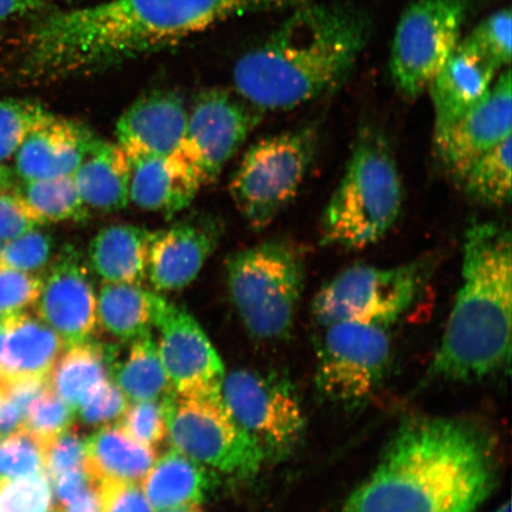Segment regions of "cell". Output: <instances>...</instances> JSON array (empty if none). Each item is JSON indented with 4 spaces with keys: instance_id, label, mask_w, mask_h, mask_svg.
I'll return each mask as SVG.
<instances>
[{
    "instance_id": "obj_24",
    "label": "cell",
    "mask_w": 512,
    "mask_h": 512,
    "mask_svg": "<svg viewBox=\"0 0 512 512\" xmlns=\"http://www.w3.org/2000/svg\"><path fill=\"white\" fill-rule=\"evenodd\" d=\"M153 232L134 224H112L89 243L88 265L105 284L142 285L149 270Z\"/></svg>"
},
{
    "instance_id": "obj_40",
    "label": "cell",
    "mask_w": 512,
    "mask_h": 512,
    "mask_svg": "<svg viewBox=\"0 0 512 512\" xmlns=\"http://www.w3.org/2000/svg\"><path fill=\"white\" fill-rule=\"evenodd\" d=\"M42 286L43 278L32 273L0 270V318L34 305Z\"/></svg>"
},
{
    "instance_id": "obj_39",
    "label": "cell",
    "mask_w": 512,
    "mask_h": 512,
    "mask_svg": "<svg viewBox=\"0 0 512 512\" xmlns=\"http://www.w3.org/2000/svg\"><path fill=\"white\" fill-rule=\"evenodd\" d=\"M85 463L86 439L70 428L44 446V471L51 482L63 473L85 469Z\"/></svg>"
},
{
    "instance_id": "obj_25",
    "label": "cell",
    "mask_w": 512,
    "mask_h": 512,
    "mask_svg": "<svg viewBox=\"0 0 512 512\" xmlns=\"http://www.w3.org/2000/svg\"><path fill=\"white\" fill-rule=\"evenodd\" d=\"M206 466L177 450L166 452L142 480L152 510L171 512L197 507L213 490L216 480Z\"/></svg>"
},
{
    "instance_id": "obj_23",
    "label": "cell",
    "mask_w": 512,
    "mask_h": 512,
    "mask_svg": "<svg viewBox=\"0 0 512 512\" xmlns=\"http://www.w3.org/2000/svg\"><path fill=\"white\" fill-rule=\"evenodd\" d=\"M74 178L89 210L117 213L131 202V160L118 143L98 138Z\"/></svg>"
},
{
    "instance_id": "obj_27",
    "label": "cell",
    "mask_w": 512,
    "mask_h": 512,
    "mask_svg": "<svg viewBox=\"0 0 512 512\" xmlns=\"http://www.w3.org/2000/svg\"><path fill=\"white\" fill-rule=\"evenodd\" d=\"M48 376L51 389L76 413L89 395L111 376L118 351L92 339L69 345Z\"/></svg>"
},
{
    "instance_id": "obj_44",
    "label": "cell",
    "mask_w": 512,
    "mask_h": 512,
    "mask_svg": "<svg viewBox=\"0 0 512 512\" xmlns=\"http://www.w3.org/2000/svg\"><path fill=\"white\" fill-rule=\"evenodd\" d=\"M53 482L55 484V495L61 507L72 502L73 499L80 496L82 492H85L96 484L85 469L63 473V475L57 477Z\"/></svg>"
},
{
    "instance_id": "obj_7",
    "label": "cell",
    "mask_w": 512,
    "mask_h": 512,
    "mask_svg": "<svg viewBox=\"0 0 512 512\" xmlns=\"http://www.w3.org/2000/svg\"><path fill=\"white\" fill-rule=\"evenodd\" d=\"M316 125H303L249 147L229 184L236 209L255 232H262L296 200L315 162Z\"/></svg>"
},
{
    "instance_id": "obj_8",
    "label": "cell",
    "mask_w": 512,
    "mask_h": 512,
    "mask_svg": "<svg viewBox=\"0 0 512 512\" xmlns=\"http://www.w3.org/2000/svg\"><path fill=\"white\" fill-rule=\"evenodd\" d=\"M433 266L425 258L396 267H349L320 288L312 316L322 328L342 322L388 328L411 310L431 279Z\"/></svg>"
},
{
    "instance_id": "obj_3",
    "label": "cell",
    "mask_w": 512,
    "mask_h": 512,
    "mask_svg": "<svg viewBox=\"0 0 512 512\" xmlns=\"http://www.w3.org/2000/svg\"><path fill=\"white\" fill-rule=\"evenodd\" d=\"M369 21L343 4H304L235 64L241 98L262 111H290L343 85L367 46Z\"/></svg>"
},
{
    "instance_id": "obj_20",
    "label": "cell",
    "mask_w": 512,
    "mask_h": 512,
    "mask_svg": "<svg viewBox=\"0 0 512 512\" xmlns=\"http://www.w3.org/2000/svg\"><path fill=\"white\" fill-rule=\"evenodd\" d=\"M128 156L131 160L130 201L140 209L175 216L190 207L204 185L200 172L181 157L147 153Z\"/></svg>"
},
{
    "instance_id": "obj_21",
    "label": "cell",
    "mask_w": 512,
    "mask_h": 512,
    "mask_svg": "<svg viewBox=\"0 0 512 512\" xmlns=\"http://www.w3.org/2000/svg\"><path fill=\"white\" fill-rule=\"evenodd\" d=\"M499 69L466 40L435 74L430 89L434 132L451 125L478 104L495 82Z\"/></svg>"
},
{
    "instance_id": "obj_34",
    "label": "cell",
    "mask_w": 512,
    "mask_h": 512,
    "mask_svg": "<svg viewBox=\"0 0 512 512\" xmlns=\"http://www.w3.org/2000/svg\"><path fill=\"white\" fill-rule=\"evenodd\" d=\"M46 472L37 475L0 477V512H50L53 488Z\"/></svg>"
},
{
    "instance_id": "obj_6",
    "label": "cell",
    "mask_w": 512,
    "mask_h": 512,
    "mask_svg": "<svg viewBox=\"0 0 512 512\" xmlns=\"http://www.w3.org/2000/svg\"><path fill=\"white\" fill-rule=\"evenodd\" d=\"M230 299L249 334L274 341L290 334L306 280V256L287 239H272L230 255Z\"/></svg>"
},
{
    "instance_id": "obj_1",
    "label": "cell",
    "mask_w": 512,
    "mask_h": 512,
    "mask_svg": "<svg viewBox=\"0 0 512 512\" xmlns=\"http://www.w3.org/2000/svg\"><path fill=\"white\" fill-rule=\"evenodd\" d=\"M306 0H107L38 17L24 37L21 74L59 81L106 72L201 34L234 16Z\"/></svg>"
},
{
    "instance_id": "obj_37",
    "label": "cell",
    "mask_w": 512,
    "mask_h": 512,
    "mask_svg": "<svg viewBox=\"0 0 512 512\" xmlns=\"http://www.w3.org/2000/svg\"><path fill=\"white\" fill-rule=\"evenodd\" d=\"M511 10L501 9L484 21L465 38L479 53L501 70L509 68L511 61Z\"/></svg>"
},
{
    "instance_id": "obj_4",
    "label": "cell",
    "mask_w": 512,
    "mask_h": 512,
    "mask_svg": "<svg viewBox=\"0 0 512 512\" xmlns=\"http://www.w3.org/2000/svg\"><path fill=\"white\" fill-rule=\"evenodd\" d=\"M462 286L430 373L437 379L482 380L509 366L512 323V238L498 222L467 229Z\"/></svg>"
},
{
    "instance_id": "obj_18",
    "label": "cell",
    "mask_w": 512,
    "mask_h": 512,
    "mask_svg": "<svg viewBox=\"0 0 512 512\" xmlns=\"http://www.w3.org/2000/svg\"><path fill=\"white\" fill-rule=\"evenodd\" d=\"M222 235L219 221L209 216L189 217L153 233L147 278L158 292L189 286L200 274Z\"/></svg>"
},
{
    "instance_id": "obj_9",
    "label": "cell",
    "mask_w": 512,
    "mask_h": 512,
    "mask_svg": "<svg viewBox=\"0 0 512 512\" xmlns=\"http://www.w3.org/2000/svg\"><path fill=\"white\" fill-rule=\"evenodd\" d=\"M168 435L175 450L204 466L239 478L256 475L264 452L236 422L222 395L164 398Z\"/></svg>"
},
{
    "instance_id": "obj_41",
    "label": "cell",
    "mask_w": 512,
    "mask_h": 512,
    "mask_svg": "<svg viewBox=\"0 0 512 512\" xmlns=\"http://www.w3.org/2000/svg\"><path fill=\"white\" fill-rule=\"evenodd\" d=\"M44 224L17 190L0 192V241L18 238Z\"/></svg>"
},
{
    "instance_id": "obj_5",
    "label": "cell",
    "mask_w": 512,
    "mask_h": 512,
    "mask_svg": "<svg viewBox=\"0 0 512 512\" xmlns=\"http://www.w3.org/2000/svg\"><path fill=\"white\" fill-rule=\"evenodd\" d=\"M402 203V179L388 140L373 127L363 128L324 209L320 245L348 251L375 245L398 221Z\"/></svg>"
},
{
    "instance_id": "obj_46",
    "label": "cell",
    "mask_w": 512,
    "mask_h": 512,
    "mask_svg": "<svg viewBox=\"0 0 512 512\" xmlns=\"http://www.w3.org/2000/svg\"><path fill=\"white\" fill-rule=\"evenodd\" d=\"M40 0H0V23L38 9Z\"/></svg>"
},
{
    "instance_id": "obj_14",
    "label": "cell",
    "mask_w": 512,
    "mask_h": 512,
    "mask_svg": "<svg viewBox=\"0 0 512 512\" xmlns=\"http://www.w3.org/2000/svg\"><path fill=\"white\" fill-rule=\"evenodd\" d=\"M260 113L224 89H206L197 95L188 111V140L204 185L219 178L260 124Z\"/></svg>"
},
{
    "instance_id": "obj_16",
    "label": "cell",
    "mask_w": 512,
    "mask_h": 512,
    "mask_svg": "<svg viewBox=\"0 0 512 512\" xmlns=\"http://www.w3.org/2000/svg\"><path fill=\"white\" fill-rule=\"evenodd\" d=\"M37 317L59 335L66 347L92 339L98 325V294L91 267L80 248L64 246L49 268Z\"/></svg>"
},
{
    "instance_id": "obj_49",
    "label": "cell",
    "mask_w": 512,
    "mask_h": 512,
    "mask_svg": "<svg viewBox=\"0 0 512 512\" xmlns=\"http://www.w3.org/2000/svg\"><path fill=\"white\" fill-rule=\"evenodd\" d=\"M171 512H202V511L200 509H198V507H190V508H185V509L171 511Z\"/></svg>"
},
{
    "instance_id": "obj_17",
    "label": "cell",
    "mask_w": 512,
    "mask_h": 512,
    "mask_svg": "<svg viewBox=\"0 0 512 512\" xmlns=\"http://www.w3.org/2000/svg\"><path fill=\"white\" fill-rule=\"evenodd\" d=\"M115 136L128 155L181 157L198 170L188 140L187 106L174 91L158 89L140 96L121 115Z\"/></svg>"
},
{
    "instance_id": "obj_51",
    "label": "cell",
    "mask_w": 512,
    "mask_h": 512,
    "mask_svg": "<svg viewBox=\"0 0 512 512\" xmlns=\"http://www.w3.org/2000/svg\"><path fill=\"white\" fill-rule=\"evenodd\" d=\"M2 248H3V242L0 241V253H2Z\"/></svg>"
},
{
    "instance_id": "obj_45",
    "label": "cell",
    "mask_w": 512,
    "mask_h": 512,
    "mask_svg": "<svg viewBox=\"0 0 512 512\" xmlns=\"http://www.w3.org/2000/svg\"><path fill=\"white\" fill-rule=\"evenodd\" d=\"M57 512H101L98 484L91 486Z\"/></svg>"
},
{
    "instance_id": "obj_12",
    "label": "cell",
    "mask_w": 512,
    "mask_h": 512,
    "mask_svg": "<svg viewBox=\"0 0 512 512\" xmlns=\"http://www.w3.org/2000/svg\"><path fill=\"white\" fill-rule=\"evenodd\" d=\"M224 403L265 459H284L304 437L306 418L296 388L283 375L235 370L224 376Z\"/></svg>"
},
{
    "instance_id": "obj_2",
    "label": "cell",
    "mask_w": 512,
    "mask_h": 512,
    "mask_svg": "<svg viewBox=\"0 0 512 512\" xmlns=\"http://www.w3.org/2000/svg\"><path fill=\"white\" fill-rule=\"evenodd\" d=\"M488 438L467 422L409 421L341 512H478L497 483Z\"/></svg>"
},
{
    "instance_id": "obj_31",
    "label": "cell",
    "mask_w": 512,
    "mask_h": 512,
    "mask_svg": "<svg viewBox=\"0 0 512 512\" xmlns=\"http://www.w3.org/2000/svg\"><path fill=\"white\" fill-rule=\"evenodd\" d=\"M44 223L85 222L91 217L74 175L23 182L17 190Z\"/></svg>"
},
{
    "instance_id": "obj_28",
    "label": "cell",
    "mask_w": 512,
    "mask_h": 512,
    "mask_svg": "<svg viewBox=\"0 0 512 512\" xmlns=\"http://www.w3.org/2000/svg\"><path fill=\"white\" fill-rule=\"evenodd\" d=\"M159 294L138 284H105L98 293V322L108 334L124 342L151 334Z\"/></svg>"
},
{
    "instance_id": "obj_48",
    "label": "cell",
    "mask_w": 512,
    "mask_h": 512,
    "mask_svg": "<svg viewBox=\"0 0 512 512\" xmlns=\"http://www.w3.org/2000/svg\"><path fill=\"white\" fill-rule=\"evenodd\" d=\"M495 512H511L510 503L507 502L501 505Z\"/></svg>"
},
{
    "instance_id": "obj_52",
    "label": "cell",
    "mask_w": 512,
    "mask_h": 512,
    "mask_svg": "<svg viewBox=\"0 0 512 512\" xmlns=\"http://www.w3.org/2000/svg\"><path fill=\"white\" fill-rule=\"evenodd\" d=\"M0 40H2V36H0Z\"/></svg>"
},
{
    "instance_id": "obj_32",
    "label": "cell",
    "mask_w": 512,
    "mask_h": 512,
    "mask_svg": "<svg viewBox=\"0 0 512 512\" xmlns=\"http://www.w3.org/2000/svg\"><path fill=\"white\" fill-rule=\"evenodd\" d=\"M54 115L36 101L0 100V163L14 157L24 140Z\"/></svg>"
},
{
    "instance_id": "obj_15",
    "label": "cell",
    "mask_w": 512,
    "mask_h": 512,
    "mask_svg": "<svg viewBox=\"0 0 512 512\" xmlns=\"http://www.w3.org/2000/svg\"><path fill=\"white\" fill-rule=\"evenodd\" d=\"M512 86L510 68L497 76L484 98L454 123L434 132L438 163L460 184L476 160L511 137Z\"/></svg>"
},
{
    "instance_id": "obj_42",
    "label": "cell",
    "mask_w": 512,
    "mask_h": 512,
    "mask_svg": "<svg viewBox=\"0 0 512 512\" xmlns=\"http://www.w3.org/2000/svg\"><path fill=\"white\" fill-rule=\"evenodd\" d=\"M127 398L114 382L107 380L78 408L80 419L89 426H100L120 419L126 411Z\"/></svg>"
},
{
    "instance_id": "obj_43",
    "label": "cell",
    "mask_w": 512,
    "mask_h": 512,
    "mask_svg": "<svg viewBox=\"0 0 512 512\" xmlns=\"http://www.w3.org/2000/svg\"><path fill=\"white\" fill-rule=\"evenodd\" d=\"M98 490L101 512H152L138 483L102 480Z\"/></svg>"
},
{
    "instance_id": "obj_10",
    "label": "cell",
    "mask_w": 512,
    "mask_h": 512,
    "mask_svg": "<svg viewBox=\"0 0 512 512\" xmlns=\"http://www.w3.org/2000/svg\"><path fill=\"white\" fill-rule=\"evenodd\" d=\"M467 12V0H416L403 11L389 59L401 95L414 99L426 91L462 41Z\"/></svg>"
},
{
    "instance_id": "obj_29",
    "label": "cell",
    "mask_w": 512,
    "mask_h": 512,
    "mask_svg": "<svg viewBox=\"0 0 512 512\" xmlns=\"http://www.w3.org/2000/svg\"><path fill=\"white\" fill-rule=\"evenodd\" d=\"M114 383L134 402L163 400L174 393L151 334L134 339L124 362L114 361Z\"/></svg>"
},
{
    "instance_id": "obj_36",
    "label": "cell",
    "mask_w": 512,
    "mask_h": 512,
    "mask_svg": "<svg viewBox=\"0 0 512 512\" xmlns=\"http://www.w3.org/2000/svg\"><path fill=\"white\" fill-rule=\"evenodd\" d=\"M54 241L40 228L3 243L0 270L34 273L46 266L53 256Z\"/></svg>"
},
{
    "instance_id": "obj_11",
    "label": "cell",
    "mask_w": 512,
    "mask_h": 512,
    "mask_svg": "<svg viewBox=\"0 0 512 512\" xmlns=\"http://www.w3.org/2000/svg\"><path fill=\"white\" fill-rule=\"evenodd\" d=\"M324 329L316 364L318 392L344 408L361 406L386 377L392 357L387 328L342 322Z\"/></svg>"
},
{
    "instance_id": "obj_50",
    "label": "cell",
    "mask_w": 512,
    "mask_h": 512,
    "mask_svg": "<svg viewBox=\"0 0 512 512\" xmlns=\"http://www.w3.org/2000/svg\"><path fill=\"white\" fill-rule=\"evenodd\" d=\"M3 395H4L3 383H2V380H0V400H2Z\"/></svg>"
},
{
    "instance_id": "obj_22",
    "label": "cell",
    "mask_w": 512,
    "mask_h": 512,
    "mask_svg": "<svg viewBox=\"0 0 512 512\" xmlns=\"http://www.w3.org/2000/svg\"><path fill=\"white\" fill-rule=\"evenodd\" d=\"M64 348L61 337L28 312L0 318V380H47Z\"/></svg>"
},
{
    "instance_id": "obj_33",
    "label": "cell",
    "mask_w": 512,
    "mask_h": 512,
    "mask_svg": "<svg viewBox=\"0 0 512 512\" xmlns=\"http://www.w3.org/2000/svg\"><path fill=\"white\" fill-rule=\"evenodd\" d=\"M46 443L25 428L0 438V477L18 478L44 471Z\"/></svg>"
},
{
    "instance_id": "obj_38",
    "label": "cell",
    "mask_w": 512,
    "mask_h": 512,
    "mask_svg": "<svg viewBox=\"0 0 512 512\" xmlns=\"http://www.w3.org/2000/svg\"><path fill=\"white\" fill-rule=\"evenodd\" d=\"M120 419L119 425L146 446L158 447L168 437L164 399L136 402L126 408Z\"/></svg>"
},
{
    "instance_id": "obj_30",
    "label": "cell",
    "mask_w": 512,
    "mask_h": 512,
    "mask_svg": "<svg viewBox=\"0 0 512 512\" xmlns=\"http://www.w3.org/2000/svg\"><path fill=\"white\" fill-rule=\"evenodd\" d=\"M512 137L478 158L460 182L467 198L485 207H504L511 200Z\"/></svg>"
},
{
    "instance_id": "obj_26",
    "label": "cell",
    "mask_w": 512,
    "mask_h": 512,
    "mask_svg": "<svg viewBox=\"0 0 512 512\" xmlns=\"http://www.w3.org/2000/svg\"><path fill=\"white\" fill-rule=\"evenodd\" d=\"M155 448L133 439L123 427H101L86 439L85 470L96 484L102 480L140 483L157 460Z\"/></svg>"
},
{
    "instance_id": "obj_13",
    "label": "cell",
    "mask_w": 512,
    "mask_h": 512,
    "mask_svg": "<svg viewBox=\"0 0 512 512\" xmlns=\"http://www.w3.org/2000/svg\"><path fill=\"white\" fill-rule=\"evenodd\" d=\"M155 328L158 354L176 394L206 396L221 393L223 363L206 332L189 312L162 297Z\"/></svg>"
},
{
    "instance_id": "obj_35",
    "label": "cell",
    "mask_w": 512,
    "mask_h": 512,
    "mask_svg": "<svg viewBox=\"0 0 512 512\" xmlns=\"http://www.w3.org/2000/svg\"><path fill=\"white\" fill-rule=\"evenodd\" d=\"M75 414L48 383L41 394L31 401L25 413L22 428L47 443L56 435L72 428Z\"/></svg>"
},
{
    "instance_id": "obj_47",
    "label": "cell",
    "mask_w": 512,
    "mask_h": 512,
    "mask_svg": "<svg viewBox=\"0 0 512 512\" xmlns=\"http://www.w3.org/2000/svg\"><path fill=\"white\" fill-rule=\"evenodd\" d=\"M12 184V174L9 168L0 163V192L9 190Z\"/></svg>"
},
{
    "instance_id": "obj_19",
    "label": "cell",
    "mask_w": 512,
    "mask_h": 512,
    "mask_svg": "<svg viewBox=\"0 0 512 512\" xmlns=\"http://www.w3.org/2000/svg\"><path fill=\"white\" fill-rule=\"evenodd\" d=\"M98 138L86 125L54 115L19 147L16 174L23 182L74 175Z\"/></svg>"
}]
</instances>
